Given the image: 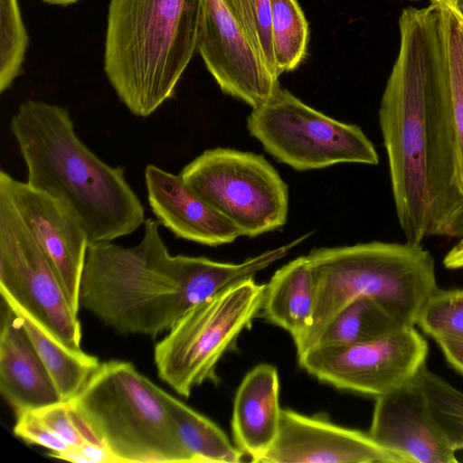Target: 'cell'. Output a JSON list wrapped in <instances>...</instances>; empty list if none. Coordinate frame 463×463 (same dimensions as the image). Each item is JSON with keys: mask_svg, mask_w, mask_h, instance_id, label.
Listing matches in <instances>:
<instances>
[{"mask_svg": "<svg viewBox=\"0 0 463 463\" xmlns=\"http://www.w3.org/2000/svg\"><path fill=\"white\" fill-rule=\"evenodd\" d=\"M400 50L379 122L395 211L406 241L463 236V195L449 115L447 57L435 0L399 18Z\"/></svg>", "mask_w": 463, "mask_h": 463, "instance_id": "1", "label": "cell"}, {"mask_svg": "<svg viewBox=\"0 0 463 463\" xmlns=\"http://www.w3.org/2000/svg\"><path fill=\"white\" fill-rule=\"evenodd\" d=\"M141 241L123 247L90 244L80 287V307L120 335L156 337L189 309L283 257L279 248L241 263L173 256L147 218Z\"/></svg>", "mask_w": 463, "mask_h": 463, "instance_id": "2", "label": "cell"}, {"mask_svg": "<svg viewBox=\"0 0 463 463\" xmlns=\"http://www.w3.org/2000/svg\"><path fill=\"white\" fill-rule=\"evenodd\" d=\"M10 128L27 168L26 182L66 205L90 244L128 235L145 222L124 169L104 163L82 143L67 109L29 99L18 107Z\"/></svg>", "mask_w": 463, "mask_h": 463, "instance_id": "3", "label": "cell"}, {"mask_svg": "<svg viewBox=\"0 0 463 463\" xmlns=\"http://www.w3.org/2000/svg\"><path fill=\"white\" fill-rule=\"evenodd\" d=\"M201 0H110L104 71L119 99L148 117L175 92L198 50Z\"/></svg>", "mask_w": 463, "mask_h": 463, "instance_id": "4", "label": "cell"}, {"mask_svg": "<svg viewBox=\"0 0 463 463\" xmlns=\"http://www.w3.org/2000/svg\"><path fill=\"white\" fill-rule=\"evenodd\" d=\"M307 256L317 295L310 326L296 345L298 357L316 346L331 319L357 298H373L403 325L414 326L438 288L434 259L420 243L371 241L313 249Z\"/></svg>", "mask_w": 463, "mask_h": 463, "instance_id": "5", "label": "cell"}, {"mask_svg": "<svg viewBox=\"0 0 463 463\" xmlns=\"http://www.w3.org/2000/svg\"><path fill=\"white\" fill-rule=\"evenodd\" d=\"M165 392L133 364L110 360L71 402L118 463H191Z\"/></svg>", "mask_w": 463, "mask_h": 463, "instance_id": "6", "label": "cell"}, {"mask_svg": "<svg viewBox=\"0 0 463 463\" xmlns=\"http://www.w3.org/2000/svg\"><path fill=\"white\" fill-rule=\"evenodd\" d=\"M265 286L247 279L189 309L155 346L160 379L184 397L215 382L219 360L258 317Z\"/></svg>", "mask_w": 463, "mask_h": 463, "instance_id": "7", "label": "cell"}, {"mask_svg": "<svg viewBox=\"0 0 463 463\" xmlns=\"http://www.w3.org/2000/svg\"><path fill=\"white\" fill-rule=\"evenodd\" d=\"M247 128L276 160L297 171L379 163L374 146L360 127L325 115L280 85L252 109Z\"/></svg>", "mask_w": 463, "mask_h": 463, "instance_id": "8", "label": "cell"}, {"mask_svg": "<svg viewBox=\"0 0 463 463\" xmlns=\"http://www.w3.org/2000/svg\"><path fill=\"white\" fill-rule=\"evenodd\" d=\"M179 175L242 236L256 237L287 222L288 185L261 155L224 147L207 149Z\"/></svg>", "mask_w": 463, "mask_h": 463, "instance_id": "9", "label": "cell"}, {"mask_svg": "<svg viewBox=\"0 0 463 463\" xmlns=\"http://www.w3.org/2000/svg\"><path fill=\"white\" fill-rule=\"evenodd\" d=\"M0 292L67 347L81 350V326L63 285L10 202L0 194Z\"/></svg>", "mask_w": 463, "mask_h": 463, "instance_id": "10", "label": "cell"}, {"mask_svg": "<svg viewBox=\"0 0 463 463\" xmlns=\"http://www.w3.org/2000/svg\"><path fill=\"white\" fill-rule=\"evenodd\" d=\"M428 351L414 326H405L364 343L317 345L298 360L321 382L376 398L413 380L426 365Z\"/></svg>", "mask_w": 463, "mask_h": 463, "instance_id": "11", "label": "cell"}, {"mask_svg": "<svg viewBox=\"0 0 463 463\" xmlns=\"http://www.w3.org/2000/svg\"><path fill=\"white\" fill-rule=\"evenodd\" d=\"M0 194L13 205L57 272L77 313L89 239L75 214L61 201L0 172Z\"/></svg>", "mask_w": 463, "mask_h": 463, "instance_id": "12", "label": "cell"}, {"mask_svg": "<svg viewBox=\"0 0 463 463\" xmlns=\"http://www.w3.org/2000/svg\"><path fill=\"white\" fill-rule=\"evenodd\" d=\"M198 50L224 94L257 108L279 86L240 31L222 0H201Z\"/></svg>", "mask_w": 463, "mask_h": 463, "instance_id": "13", "label": "cell"}, {"mask_svg": "<svg viewBox=\"0 0 463 463\" xmlns=\"http://www.w3.org/2000/svg\"><path fill=\"white\" fill-rule=\"evenodd\" d=\"M260 463H405L361 430L282 410L278 435Z\"/></svg>", "mask_w": 463, "mask_h": 463, "instance_id": "14", "label": "cell"}, {"mask_svg": "<svg viewBox=\"0 0 463 463\" xmlns=\"http://www.w3.org/2000/svg\"><path fill=\"white\" fill-rule=\"evenodd\" d=\"M368 434L405 463L458 462L456 451L434 421L416 378L375 398Z\"/></svg>", "mask_w": 463, "mask_h": 463, "instance_id": "15", "label": "cell"}, {"mask_svg": "<svg viewBox=\"0 0 463 463\" xmlns=\"http://www.w3.org/2000/svg\"><path fill=\"white\" fill-rule=\"evenodd\" d=\"M145 180L148 203L156 220L177 238L213 247L242 236L233 223L197 195L179 175L148 165Z\"/></svg>", "mask_w": 463, "mask_h": 463, "instance_id": "16", "label": "cell"}, {"mask_svg": "<svg viewBox=\"0 0 463 463\" xmlns=\"http://www.w3.org/2000/svg\"><path fill=\"white\" fill-rule=\"evenodd\" d=\"M0 392L15 415L61 401L20 317L4 300L0 330Z\"/></svg>", "mask_w": 463, "mask_h": 463, "instance_id": "17", "label": "cell"}, {"mask_svg": "<svg viewBox=\"0 0 463 463\" xmlns=\"http://www.w3.org/2000/svg\"><path fill=\"white\" fill-rule=\"evenodd\" d=\"M280 412L278 371L271 364H258L241 383L232 415L236 447L251 461L258 462L275 441Z\"/></svg>", "mask_w": 463, "mask_h": 463, "instance_id": "18", "label": "cell"}, {"mask_svg": "<svg viewBox=\"0 0 463 463\" xmlns=\"http://www.w3.org/2000/svg\"><path fill=\"white\" fill-rule=\"evenodd\" d=\"M317 284L308 256L298 257L278 269L265 286L258 317L282 327L298 345L313 317Z\"/></svg>", "mask_w": 463, "mask_h": 463, "instance_id": "19", "label": "cell"}, {"mask_svg": "<svg viewBox=\"0 0 463 463\" xmlns=\"http://www.w3.org/2000/svg\"><path fill=\"white\" fill-rule=\"evenodd\" d=\"M5 303L20 317L56 387L60 400L73 399L99 368L100 363L98 358L82 350L67 347L29 314L14 304Z\"/></svg>", "mask_w": 463, "mask_h": 463, "instance_id": "20", "label": "cell"}, {"mask_svg": "<svg viewBox=\"0 0 463 463\" xmlns=\"http://www.w3.org/2000/svg\"><path fill=\"white\" fill-rule=\"evenodd\" d=\"M165 402L191 463L241 461L243 453L214 422L168 392Z\"/></svg>", "mask_w": 463, "mask_h": 463, "instance_id": "21", "label": "cell"}, {"mask_svg": "<svg viewBox=\"0 0 463 463\" xmlns=\"http://www.w3.org/2000/svg\"><path fill=\"white\" fill-rule=\"evenodd\" d=\"M440 11L447 57L449 115L453 131L458 184L463 195V15L457 0H435Z\"/></svg>", "mask_w": 463, "mask_h": 463, "instance_id": "22", "label": "cell"}, {"mask_svg": "<svg viewBox=\"0 0 463 463\" xmlns=\"http://www.w3.org/2000/svg\"><path fill=\"white\" fill-rule=\"evenodd\" d=\"M402 326L405 325L379 301L370 297H360L348 303L331 319L317 345L364 343Z\"/></svg>", "mask_w": 463, "mask_h": 463, "instance_id": "23", "label": "cell"}, {"mask_svg": "<svg viewBox=\"0 0 463 463\" xmlns=\"http://www.w3.org/2000/svg\"><path fill=\"white\" fill-rule=\"evenodd\" d=\"M271 35L278 75L296 70L307 56L309 40L298 0H271Z\"/></svg>", "mask_w": 463, "mask_h": 463, "instance_id": "24", "label": "cell"}, {"mask_svg": "<svg viewBox=\"0 0 463 463\" xmlns=\"http://www.w3.org/2000/svg\"><path fill=\"white\" fill-rule=\"evenodd\" d=\"M431 416L449 445L463 449V392L424 365L416 375Z\"/></svg>", "mask_w": 463, "mask_h": 463, "instance_id": "25", "label": "cell"}, {"mask_svg": "<svg viewBox=\"0 0 463 463\" xmlns=\"http://www.w3.org/2000/svg\"><path fill=\"white\" fill-rule=\"evenodd\" d=\"M250 46L279 79L271 35V0H222Z\"/></svg>", "mask_w": 463, "mask_h": 463, "instance_id": "26", "label": "cell"}, {"mask_svg": "<svg viewBox=\"0 0 463 463\" xmlns=\"http://www.w3.org/2000/svg\"><path fill=\"white\" fill-rule=\"evenodd\" d=\"M0 92L8 90L22 73L29 37L18 0H1Z\"/></svg>", "mask_w": 463, "mask_h": 463, "instance_id": "27", "label": "cell"}, {"mask_svg": "<svg viewBox=\"0 0 463 463\" xmlns=\"http://www.w3.org/2000/svg\"><path fill=\"white\" fill-rule=\"evenodd\" d=\"M416 325L432 338H463V289L437 288L421 308Z\"/></svg>", "mask_w": 463, "mask_h": 463, "instance_id": "28", "label": "cell"}, {"mask_svg": "<svg viewBox=\"0 0 463 463\" xmlns=\"http://www.w3.org/2000/svg\"><path fill=\"white\" fill-rule=\"evenodd\" d=\"M33 411L71 449L86 443L103 445L75 411L71 401H59Z\"/></svg>", "mask_w": 463, "mask_h": 463, "instance_id": "29", "label": "cell"}, {"mask_svg": "<svg viewBox=\"0 0 463 463\" xmlns=\"http://www.w3.org/2000/svg\"><path fill=\"white\" fill-rule=\"evenodd\" d=\"M15 416L14 433L24 441L42 446L51 450L50 453H61L71 449L36 415L33 410L24 411Z\"/></svg>", "mask_w": 463, "mask_h": 463, "instance_id": "30", "label": "cell"}, {"mask_svg": "<svg viewBox=\"0 0 463 463\" xmlns=\"http://www.w3.org/2000/svg\"><path fill=\"white\" fill-rule=\"evenodd\" d=\"M433 339L437 342L449 364L463 374V338L440 335Z\"/></svg>", "mask_w": 463, "mask_h": 463, "instance_id": "31", "label": "cell"}, {"mask_svg": "<svg viewBox=\"0 0 463 463\" xmlns=\"http://www.w3.org/2000/svg\"><path fill=\"white\" fill-rule=\"evenodd\" d=\"M443 265L449 269L463 268V239L446 254Z\"/></svg>", "mask_w": 463, "mask_h": 463, "instance_id": "32", "label": "cell"}, {"mask_svg": "<svg viewBox=\"0 0 463 463\" xmlns=\"http://www.w3.org/2000/svg\"><path fill=\"white\" fill-rule=\"evenodd\" d=\"M43 1L49 5L67 6V5L75 4L80 0H43Z\"/></svg>", "mask_w": 463, "mask_h": 463, "instance_id": "33", "label": "cell"}, {"mask_svg": "<svg viewBox=\"0 0 463 463\" xmlns=\"http://www.w3.org/2000/svg\"><path fill=\"white\" fill-rule=\"evenodd\" d=\"M411 1H418V0H411Z\"/></svg>", "mask_w": 463, "mask_h": 463, "instance_id": "34", "label": "cell"}]
</instances>
